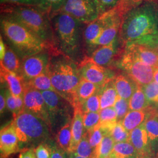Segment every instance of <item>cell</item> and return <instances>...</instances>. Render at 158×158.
Here are the masks:
<instances>
[{
	"instance_id": "7",
	"label": "cell",
	"mask_w": 158,
	"mask_h": 158,
	"mask_svg": "<svg viewBox=\"0 0 158 158\" xmlns=\"http://www.w3.org/2000/svg\"><path fill=\"white\" fill-rule=\"evenodd\" d=\"M45 102L51 122V131L59 130L63 125L72 121L73 107L65 98L55 91H41ZM74 109V108H73Z\"/></svg>"
},
{
	"instance_id": "49",
	"label": "cell",
	"mask_w": 158,
	"mask_h": 158,
	"mask_svg": "<svg viewBox=\"0 0 158 158\" xmlns=\"http://www.w3.org/2000/svg\"><path fill=\"white\" fill-rule=\"evenodd\" d=\"M6 105L5 90L1 89V95H0V112H1V115L4 113L5 110H6Z\"/></svg>"
},
{
	"instance_id": "43",
	"label": "cell",
	"mask_w": 158,
	"mask_h": 158,
	"mask_svg": "<svg viewBox=\"0 0 158 158\" xmlns=\"http://www.w3.org/2000/svg\"><path fill=\"white\" fill-rule=\"evenodd\" d=\"M49 146L51 152V158H69L68 153L63 151L53 140L46 142Z\"/></svg>"
},
{
	"instance_id": "26",
	"label": "cell",
	"mask_w": 158,
	"mask_h": 158,
	"mask_svg": "<svg viewBox=\"0 0 158 158\" xmlns=\"http://www.w3.org/2000/svg\"><path fill=\"white\" fill-rule=\"evenodd\" d=\"M100 122L98 127L110 134L111 130L118 123L117 115L114 107L106 108L100 111Z\"/></svg>"
},
{
	"instance_id": "55",
	"label": "cell",
	"mask_w": 158,
	"mask_h": 158,
	"mask_svg": "<svg viewBox=\"0 0 158 158\" xmlns=\"http://www.w3.org/2000/svg\"><path fill=\"white\" fill-rule=\"evenodd\" d=\"M156 108H157V110H158V105L157 106V107H156Z\"/></svg>"
},
{
	"instance_id": "45",
	"label": "cell",
	"mask_w": 158,
	"mask_h": 158,
	"mask_svg": "<svg viewBox=\"0 0 158 158\" xmlns=\"http://www.w3.org/2000/svg\"><path fill=\"white\" fill-rule=\"evenodd\" d=\"M1 4L18 6H40V0H1Z\"/></svg>"
},
{
	"instance_id": "32",
	"label": "cell",
	"mask_w": 158,
	"mask_h": 158,
	"mask_svg": "<svg viewBox=\"0 0 158 158\" xmlns=\"http://www.w3.org/2000/svg\"><path fill=\"white\" fill-rule=\"evenodd\" d=\"M114 145L115 142L110 134L104 136L95 149L93 158H107L112 152Z\"/></svg>"
},
{
	"instance_id": "19",
	"label": "cell",
	"mask_w": 158,
	"mask_h": 158,
	"mask_svg": "<svg viewBox=\"0 0 158 158\" xmlns=\"http://www.w3.org/2000/svg\"><path fill=\"white\" fill-rule=\"evenodd\" d=\"M106 23V14L103 13L94 21L87 24L84 29L83 40L89 48H94L96 41L100 36Z\"/></svg>"
},
{
	"instance_id": "28",
	"label": "cell",
	"mask_w": 158,
	"mask_h": 158,
	"mask_svg": "<svg viewBox=\"0 0 158 158\" xmlns=\"http://www.w3.org/2000/svg\"><path fill=\"white\" fill-rule=\"evenodd\" d=\"M151 106L142 86H139L129 100L130 111L143 110Z\"/></svg>"
},
{
	"instance_id": "9",
	"label": "cell",
	"mask_w": 158,
	"mask_h": 158,
	"mask_svg": "<svg viewBox=\"0 0 158 158\" xmlns=\"http://www.w3.org/2000/svg\"><path fill=\"white\" fill-rule=\"evenodd\" d=\"M58 12L66 14L87 24L100 15L98 0H66Z\"/></svg>"
},
{
	"instance_id": "47",
	"label": "cell",
	"mask_w": 158,
	"mask_h": 158,
	"mask_svg": "<svg viewBox=\"0 0 158 158\" xmlns=\"http://www.w3.org/2000/svg\"><path fill=\"white\" fill-rule=\"evenodd\" d=\"M100 15L112 10L117 6L118 0H98Z\"/></svg>"
},
{
	"instance_id": "31",
	"label": "cell",
	"mask_w": 158,
	"mask_h": 158,
	"mask_svg": "<svg viewBox=\"0 0 158 158\" xmlns=\"http://www.w3.org/2000/svg\"><path fill=\"white\" fill-rule=\"evenodd\" d=\"M72 121L69 122L57 132V145L68 153L72 139Z\"/></svg>"
},
{
	"instance_id": "36",
	"label": "cell",
	"mask_w": 158,
	"mask_h": 158,
	"mask_svg": "<svg viewBox=\"0 0 158 158\" xmlns=\"http://www.w3.org/2000/svg\"><path fill=\"white\" fill-rule=\"evenodd\" d=\"M142 87L151 106L156 107L158 105V83L153 80Z\"/></svg>"
},
{
	"instance_id": "54",
	"label": "cell",
	"mask_w": 158,
	"mask_h": 158,
	"mask_svg": "<svg viewBox=\"0 0 158 158\" xmlns=\"http://www.w3.org/2000/svg\"><path fill=\"white\" fill-rule=\"evenodd\" d=\"M158 158V156H155V157H153V158Z\"/></svg>"
},
{
	"instance_id": "44",
	"label": "cell",
	"mask_w": 158,
	"mask_h": 158,
	"mask_svg": "<svg viewBox=\"0 0 158 158\" xmlns=\"http://www.w3.org/2000/svg\"><path fill=\"white\" fill-rule=\"evenodd\" d=\"M6 94V108L12 114L14 118L18 115L17 111V104L15 101V97L13 96L11 91L8 89L5 90Z\"/></svg>"
},
{
	"instance_id": "6",
	"label": "cell",
	"mask_w": 158,
	"mask_h": 158,
	"mask_svg": "<svg viewBox=\"0 0 158 158\" xmlns=\"http://www.w3.org/2000/svg\"><path fill=\"white\" fill-rule=\"evenodd\" d=\"M13 122L21 145L34 148L51 139L50 127L42 119L25 110Z\"/></svg>"
},
{
	"instance_id": "8",
	"label": "cell",
	"mask_w": 158,
	"mask_h": 158,
	"mask_svg": "<svg viewBox=\"0 0 158 158\" xmlns=\"http://www.w3.org/2000/svg\"><path fill=\"white\" fill-rule=\"evenodd\" d=\"M116 68L121 69L139 86L148 85L154 80L156 69L136 59L125 51L117 63Z\"/></svg>"
},
{
	"instance_id": "38",
	"label": "cell",
	"mask_w": 158,
	"mask_h": 158,
	"mask_svg": "<svg viewBox=\"0 0 158 158\" xmlns=\"http://www.w3.org/2000/svg\"><path fill=\"white\" fill-rule=\"evenodd\" d=\"M65 1L66 0H40L39 7L48 13L51 17L59 12Z\"/></svg>"
},
{
	"instance_id": "11",
	"label": "cell",
	"mask_w": 158,
	"mask_h": 158,
	"mask_svg": "<svg viewBox=\"0 0 158 158\" xmlns=\"http://www.w3.org/2000/svg\"><path fill=\"white\" fill-rule=\"evenodd\" d=\"M118 37L112 43L107 45L101 46L97 48L92 52L90 56L89 57L91 61L104 68L115 69L114 64L118 62L123 55L124 48H118Z\"/></svg>"
},
{
	"instance_id": "50",
	"label": "cell",
	"mask_w": 158,
	"mask_h": 158,
	"mask_svg": "<svg viewBox=\"0 0 158 158\" xmlns=\"http://www.w3.org/2000/svg\"><path fill=\"white\" fill-rule=\"evenodd\" d=\"M6 52V47L4 42L2 40V35L0 36V59L2 60L5 56Z\"/></svg>"
},
{
	"instance_id": "22",
	"label": "cell",
	"mask_w": 158,
	"mask_h": 158,
	"mask_svg": "<svg viewBox=\"0 0 158 158\" xmlns=\"http://www.w3.org/2000/svg\"><path fill=\"white\" fill-rule=\"evenodd\" d=\"M85 132L83 113L80 108H74L73 117L72 124V139L68 153L76 151Z\"/></svg>"
},
{
	"instance_id": "4",
	"label": "cell",
	"mask_w": 158,
	"mask_h": 158,
	"mask_svg": "<svg viewBox=\"0 0 158 158\" xmlns=\"http://www.w3.org/2000/svg\"><path fill=\"white\" fill-rule=\"evenodd\" d=\"M47 71L56 92L72 106L74 94L81 80L78 66L70 57L59 54L51 57Z\"/></svg>"
},
{
	"instance_id": "35",
	"label": "cell",
	"mask_w": 158,
	"mask_h": 158,
	"mask_svg": "<svg viewBox=\"0 0 158 158\" xmlns=\"http://www.w3.org/2000/svg\"><path fill=\"white\" fill-rule=\"evenodd\" d=\"M74 152L81 157L87 158H93V157L94 150L90 144L88 132H85Z\"/></svg>"
},
{
	"instance_id": "2",
	"label": "cell",
	"mask_w": 158,
	"mask_h": 158,
	"mask_svg": "<svg viewBox=\"0 0 158 158\" xmlns=\"http://www.w3.org/2000/svg\"><path fill=\"white\" fill-rule=\"evenodd\" d=\"M4 14L10 15L29 29L46 44L49 53H62L55 46L49 15L38 6L8 5L2 8Z\"/></svg>"
},
{
	"instance_id": "12",
	"label": "cell",
	"mask_w": 158,
	"mask_h": 158,
	"mask_svg": "<svg viewBox=\"0 0 158 158\" xmlns=\"http://www.w3.org/2000/svg\"><path fill=\"white\" fill-rule=\"evenodd\" d=\"M51 57L49 53L44 52L25 57L20 74L26 81L39 76L47 71Z\"/></svg>"
},
{
	"instance_id": "24",
	"label": "cell",
	"mask_w": 158,
	"mask_h": 158,
	"mask_svg": "<svg viewBox=\"0 0 158 158\" xmlns=\"http://www.w3.org/2000/svg\"><path fill=\"white\" fill-rule=\"evenodd\" d=\"M152 106L143 110L130 111L121 121V124L128 132H131L141 125L143 124L148 118Z\"/></svg>"
},
{
	"instance_id": "27",
	"label": "cell",
	"mask_w": 158,
	"mask_h": 158,
	"mask_svg": "<svg viewBox=\"0 0 158 158\" xmlns=\"http://www.w3.org/2000/svg\"><path fill=\"white\" fill-rule=\"evenodd\" d=\"M110 156L114 158H139L135 148L130 141L115 143Z\"/></svg>"
},
{
	"instance_id": "52",
	"label": "cell",
	"mask_w": 158,
	"mask_h": 158,
	"mask_svg": "<svg viewBox=\"0 0 158 158\" xmlns=\"http://www.w3.org/2000/svg\"><path fill=\"white\" fill-rule=\"evenodd\" d=\"M154 80L158 83V69H156L154 73Z\"/></svg>"
},
{
	"instance_id": "48",
	"label": "cell",
	"mask_w": 158,
	"mask_h": 158,
	"mask_svg": "<svg viewBox=\"0 0 158 158\" xmlns=\"http://www.w3.org/2000/svg\"><path fill=\"white\" fill-rule=\"evenodd\" d=\"M34 148H24L21 149L19 158H37Z\"/></svg>"
},
{
	"instance_id": "13",
	"label": "cell",
	"mask_w": 158,
	"mask_h": 158,
	"mask_svg": "<svg viewBox=\"0 0 158 158\" xmlns=\"http://www.w3.org/2000/svg\"><path fill=\"white\" fill-rule=\"evenodd\" d=\"M23 98L24 110L42 119L51 128L49 113L41 92L26 85Z\"/></svg>"
},
{
	"instance_id": "40",
	"label": "cell",
	"mask_w": 158,
	"mask_h": 158,
	"mask_svg": "<svg viewBox=\"0 0 158 158\" xmlns=\"http://www.w3.org/2000/svg\"><path fill=\"white\" fill-rule=\"evenodd\" d=\"M132 44L145 46L155 52L158 56V32L156 34L145 36Z\"/></svg>"
},
{
	"instance_id": "46",
	"label": "cell",
	"mask_w": 158,
	"mask_h": 158,
	"mask_svg": "<svg viewBox=\"0 0 158 158\" xmlns=\"http://www.w3.org/2000/svg\"><path fill=\"white\" fill-rule=\"evenodd\" d=\"M34 150L37 158H51L50 149L46 142L40 143Z\"/></svg>"
},
{
	"instance_id": "21",
	"label": "cell",
	"mask_w": 158,
	"mask_h": 158,
	"mask_svg": "<svg viewBox=\"0 0 158 158\" xmlns=\"http://www.w3.org/2000/svg\"><path fill=\"white\" fill-rule=\"evenodd\" d=\"M113 80L118 95L127 100H130L139 86L124 72L117 73Z\"/></svg>"
},
{
	"instance_id": "53",
	"label": "cell",
	"mask_w": 158,
	"mask_h": 158,
	"mask_svg": "<svg viewBox=\"0 0 158 158\" xmlns=\"http://www.w3.org/2000/svg\"><path fill=\"white\" fill-rule=\"evenodd\" d=\"M107 158H113V157H112V156H108V157Z\"/></svg>"
},
{
	"instance_id": "16",
	"label": "cell",
	"mask_w": 158,
	"mask_h": 158,
	"mask_svg": "<svg viewBox=\"0 0 158 158\" xmlns=\"http://www.w3.org/2000/svg\"><path fill=\"white\" fill-rule=\"evenodd\" d=\"M130 142L135 148L139 158H151L153 155L144 123L130 132Z\"/></svg>"
},
{
	"instance_id": "1",
	"label": "cell",
	"mask_w": 158,
	"mask_h": 158,
	"mask_svg": "<svg viewBox=\"0 0 158 158\" xmlns=\"http://www.w3.org/2000/svg\"><path fill=\"white\" fill-rule=\"evenodd\" d=\"M158 32V2H146L123 17L118 40L121 46L134 43Z\"/></svg>"
},
{
	"instance_id": "15",
	"label": "cell",
	"mask_w": 158,
	"mask_h": 158,
	"mask_svg": "<svg viewBox=\"0 0 158 158\" xmlns=\"http://www.w3.org/2000/svg\"><path fill=\"white\" fill-rule=\"evenodd\" d=\"M21 146L12 121L3 127L0 131L1 158H7L12 154L19 152Z\"/></svg>"
},
{
	"instance_id": "34",
	"label": "cell",
	"mask_w": 158,
	"mask_h": 158,
	"mask_svg": "<svg viewBox=\"0 0 158 158\" xmlns=\"http://www.w3.org/2000/svg\"><path fill=\"white\" fill-rule=\"evenodd\" d=\"M98 92L83 102L79 107H76L80 108L83 113H99L101 109Z\"/></svg>"
},
{
	"instance_id": "10",
	"label": "cell",
	"mask_w": 158,
	"mask_h": 158,
	"mask_svg": "<svg viewBox=\"0 0 158 158\" xmlns=\"http://www.w3.org/2000/svg\"><path fill=\"white\" fill-rule=\"evenodd\" d=\"M79 73L82 79L88 80L100 87L114 79L116 73L115 69L104 68L91 61L85 57L78 66Z\"/></svg>"
},
{
	"instance_id": "29",
	"label": "cell",
	"mask_w": 158,
	"mask_h": 158,
	"mask_svg": "<svg viewBox=\"0 0 158 158\" xmlns=\"http://www.w3.org/2000/svg\"><path fill=\"white\" fill-rule=\"evenodd\" d=\"M26 85L28 87H32L40 91L50 90L56 92L55 88L52 84L48 71L35 78L26 81Z\"/></svg>"
},
{
	"instance_id": "25",
	"label": "cell",
	"mask_w": 158,
	"mask_h": 158,
	"mask_svg": "<svg viewBox=\"0 0 158 158\" xmlns=\"http://www.w3.org/2000/svg\"><path fill=\"white\" fill-rule=\"evenodd\" d=\"M98 93L101 110L113 107L118 97L113 79L101 87Z\"/></svg>"
},
{
	"instance_id": "14",
	"label": "cell",
	"mask_w": 158,
	"mask_h": 158,
	"mask_svg": "<svg viewBox=\"0 0 158 158\" xmlns=\"http://www.w3.org/2000/svg\"><path fill=\"white\" fill-rule=\"evenodd\" d=\"M106 14V23L99 38L94 45V48L101 46L107 45L112 43L118 37L123 17L114 8L105 12Z\"/></svg>"
},
{
	"instance_id": "18",
	"label": "cell",
	"mask_w": 158,
	"mask_h": 158,
	"mask_svg": "<svg viewBox=\"0 0 158 158\" xmlns=\"http://www.w3.org/2000/svg\"><path fill=\"white\" fill-rule=\"evenodd\" d=\"M124 51L140 62L158 69V56L147 46L137 44H130L125 46Z\"/></svg>"
},
{
	"instance_id": "51",
	"label": "cell",
	"mask_w": 158,
	"mask_h": 158,
	"mask_svg": "<svg viewBox=\"0 0 158 158\" xmlns=\"http://www.w3.org/2000/svg\"><path fill=\"white\" fill-rule=\"evenodd\" d=\"M68 157H69V158H87L80 156L79 155H77L75 152L68 153Z\"/></svg>"
},
{
	"instance_id": "37",
	"label": "cell",
	"mask_w": 158,
	"mask_h": 158,
	"mask_svg": "<svg viewBox=\"0 0 158 158\" xmlns=\"http://www.w3.org/2000/svg\"><path fill=\"white\" fill-rule=\"evenodd\" d=\"M110 135L115 143L130 141V133L125 130L121 121H118L115 125Z\"/></svg>"
},
{
	"instance_id": "23",
	"label": "cell",
	"mask_w": 158,
	"mask_h": 158,
	"mask_svg": "<svg viewBox=\"0 0 158 158\" xmlns=\"http://www.w3.org/2000/svg\"><path fill=\"white\" fill-rule=\"evenodd\" d=\"M100 87L90 81L82 79L74 94L73 107H79V106L91 96L97 93Z\"/></svg>"
},
{
	"instance_id": "3",
	"label": "cell",
	"mask_w": 158,
	"mask_h": 158,
	"mask_svg": "<svg viewBox=\"0 0 158 158\" xmlns=\"http://www.w3.org/2000/svg\"><path fill=\"white\" fill-rule=\"evenodd\" d=\"M0 25L2 34L12 49L23 59L48 49L37 35L11 16H1Z\"/></svg>"
},
{
	"instance_id": "42",
	"label": "cell",
	"mask_w": 158,
	"mask_h": 158,
	"mask_svg": "<svg viewBox=\"0 0 158 158\" xmlns=\"http://www.w3.org/2000/svg\"><path fill=\"white\" fill-rule=\"evenodd\" d=\"M88 132L89 135L90 144L94 151L95 149L100 144L104 136L108 134L105 132L104 130H102L101 128L98 126L94 130Z\"/></svg>"
},
{
	"instance_id": "39",
	"label": "cell",
	"mask_w": 158,
	"mask_h": 158,
	"mask_svg": "<svg viewBox=\"0 0 158 158\" xmlns=\"http://www.w3.org/2000/svg\"><path fill=\"white\" fill-rule=\"evenodd\" d=\"M100 113H83V125L85 132H90L99 124Z\"/></svg>"
},
{
	"instance_id": "30",
	"label": "cell",
	"mask_w": 158,
	"mask_h": 158,
	"mask_svg": "<svg viewBox=\"0 0 158 158\" xmlns=\"http://www.w3.org/2000/svg\"><path fill=\"white\" fill-rule=\"evenodd\" d=\"M0 63L8 70L18 74H20L21 63H20L16 52L10 47H7L5 56Z\"/></svg>"
},
{
	"instance_id": "17",
	"label": "cell",
	"mask_w": 158,
	"mask_h": 158,
	"mask_svg": "<svg viewBox=\"0 0 158 158\" xmlns=\"http://www.w3.org/2000/svg\"><path fill=\"white\" fill-rule=\"evenodd\" d=\"M0 76L1 83H6L8 89L15 97H23L26 89V80L20 74L8 70L0 63Z\"/></svg>"
},
{
	"instance_id": "33",
	"label": "cell",
	"mask_w": 158,
	"mask_h": 158,
	"mask_svg": "<svg viewBox=\"0 0 158 158\" xmlns=\"http://www.w3.org/2000/svg\"><path fill=\"white\" fill-rule=\"evenodd\" d=\"M146 2H158V0H118L115 8L122 17L128 12Z\"/></svg>"
},
{
	"instance_id": "5",
	"label": "cell",
	"mask_w": 158,
	"mask_h": 158,
	"mask_svg": "<svg viewBox=\"0 0 158 158\" xmlns=\"http://www.w3.org/2000/svg\"><path fill=\"white\" fill-rule=\"evenodd\" d=\"M51 19L55 44L57 43L63 55L72 59L79 52L85 23L62 12L55 14Z\"/></svg>"
},
{
	"instance_id": "41",
	"label": "cell",
	"mask_w": 158,
	"mask_h": 158,
	"mask_svg": "<svg viewBox=\"0 0 158 158\" xmlns=\"http://www.w3.org/2000/svg\"><path fill=\"white\" fill-rule=\"evenodd\" d=\"M117 115L118 122L124 118L127 113L130 111L129 100L124 99L118 96L117 101L113 106Z\"/></svg>"
},
{
	"instance_id": "20",
	"label": "cell",
	"mask_w": 158,
	"mask_h": 158,
	"mask_svg": "<svg viewBox=\"0 0 158 158\" xmlns=\"http://www.w3.org/2000/svg\"><path fill=\"white\" fill-rule=\"evenodd\" d=\"M153 156H158V111L152 106L148 118L144 123Z\"/></svg>"
}]
</instances>
